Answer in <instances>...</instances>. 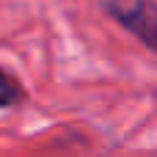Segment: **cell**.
Listing matches in <instances>:
<instances>
[{
  "label": "cell",
  "instance_id": "1",
  "mask_svg": "<svg viewBox=\"0 0 157 157\" xmlns=\"http://www.w3.org/2000/svg\"><path fill=\"white\" fill-rule=\"evenodd\" d=\"M99 8L157 55V0H99Z\"/></svg>",
  "mask_w": 157,
  "mask_h": 157
},
{
  "label": "cell",
  "instance_id": "2",
  "mask_svg": "<svg viewBox=\"0 0 157 157\" xmlns=\"http://www.w3.org/2000/svg\"><path fill=\"white\" fill-rule=\"evenodd\" d=\"M25 99H28V91L19 83V77H14L6 66H0V110L19 108Z\"/></svg>",
  "mask_w": 157,
  "mask_h": 157
}]
</instances>
